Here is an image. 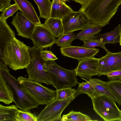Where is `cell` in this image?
<instances>
[{"mask_svg":"<svg viewBox=\"0 0 121 121\" xmlns=\"http://www.w3.org/2000/svg\"><path fill=\"white\" fill-rule=\"evenodd\" d=\"M88 0H74V1L77 3L80 4L82 6L84 5Z\"/></svg>","mask_w":121,"mask_h":121,"instance_id":"cell-36","label":"cell"},{"mask_svg":"<svg viewBox=\"0 0 121 121\" xmlns=\"http://www.w3.org/2000/svg\"><path fill=\"white\" fill-rule=\"evenodd\" d=\"M91 99L93 110L104 121H121V111L113 99L104 95Z\"/></svg>","mask_w":121,"mask_h":121,"instance_id":"cell-7","label":"cell"},{"mask_svg":"<svg viewBox=\"0 0 121 121\" xmlns=\"http://www.w3.org/2000/svg\"><path fill=\"white\" fill-rule=\"evenodd\" d=\"M16 105L4 106L0 104V121H16L18 110Z\"/></svg>","mask_w":121,"mask_h":121,"instance_id":"cell-22","label":"cell"},{"mask_svg":"<svg viewBox=\"0 0 121 121\" xmlns=\"http://www.w3.org/2000/svg\"><path fill=\"white\" fill-rule=\"evenodd\" d=\"M12 0H0V11L3 12L6 8L11 5L10 3Z\"/></svg>","mask_w":121,"mask_h":121,"instance_id":"cell-35","label":"cell"},{"mask_svg":"<svg viewBox=\"0 0 121 121\" xmlns=\"http://www.w3.org/2000/svg\"><path fill=\"white\" fill-rule=\"evenodd\" d=\"M40 54L41 58L46 61L58 59L56 56L50 51L43 50L40 52Z\"/></svg>","mask_w":121,"mask_h":121,"instance_id":"cell-33","label":"cell"},{"mask_svg":"<svg viewBox=\"0 0 121 121\" xmlns=\"http://www.w3.org/2000/svg\"><path fill=\"white\" fill-rule=\"evenodd\" d=\"M88 116L80 112L74 111L73 110L68 114L63 115L61 121H93Z\"/></svg>","mask_w":121,"mask_h":121,"instance_id":"cell-25","label":"cell"},{"mask_svg":"<svg viewBox=\"0 0 121 121\" xmlns=\"http://www.w3.org/2000/svg\"><path fill=\"white\" fill-rule=\"evenodd\" d=\"M121 4V0H88L79 11L83 13L91 23L102 27L108 24Z\"/></svg>","mask_w":121,"mask_h":121,"instance_id":"cell-1","label":"cell"},{"mask_svg":"<svg viewBox=\"0 0 121 121\" xmlns=\"http://www.w3.org/2000/svg\"><path fill=\"white\" fill-rule=\"evenodd\" d=\"M30 48L15 37L7 42L3 53L6 64L15 71L26 68L30 62Z\"/></svg>","mask_w":121,"mask_h":121,"instance_id":"cell-2","label":"cell"},{"mask_svg":"<svg viewBox=\"0 0 121 121\" xmlns=\"http://www.w3.org/2000/svg\"><path fill=\"white\" fill-rule=\"evenodd\" d=\"M46 68L52 82L56 89L75 86L79 83L74 69L68 70L58 65L54 60L46 61Z\"/></svg>","mask_w":121,"mask_h":121,"instance_id":"cell-6","label":"cell"},{"mask_svg":"<svg viewBox=\"0 0 121 121\" xmlns=\"http://www.w3.org/2000/svg\"><path fill=\"white\" fill-rule=\"evenodd\" d=\"M119 43H120V45L121 46V32L120 35Z\"/></svg>","mask_w":121,"mask_h":121,"instance_id":"cell-37","label":"cell"},{"mask_svg":"<svg viewBox=\"0 0 121 121\" xmlns=\"http://www.w3.org/2000/svg\"><path fill=\"white\" fill-rule=\"evenodd\" d=\"M74 11L62 0H52L49 17L62 19Z\"/></svg>","mask_w":121,"mask_h":121,"instance_id":"cell-17","label":"cell"},{"mask_svg":"<svg viewBox=\"0 0 121 121\" xmlns=\"http://www.w3.org/2000/svg\"><path fill=\"white\" fill-rule=\"evenodd\" d=\"M78 60V65L74 69L76 76L87 81L92 76L98 75L99 58L92 57Z\"/></svg>","mask_w":121,"mask_h":121,"instance_id":"cell-12","label":"cell"},{"mask_svg":"<svg viewBox=\"0 0 121 121\" xmlns=\"http://www.w3.org/2000/svg\"><path fill=\"white\" fill-rule=\"evenodd\" d=\"M121 26L119 24L113 30L94 36L104 45L106 43L116 44L120 42Z\"/></svg>","mask_w":121,"mask_h":121,"instance_id":"cell-19","label":"cell"},{"mask_svg":"<svg viewBox=\"0 0 121 121\" xmlns=\"http://www.w3.org/2000/svg\"><path fill=\"white\" fill-rule=\"evenodd\" d=\"M11 24L15 28L18 35L24 38L30 39L35 27V24L18 11L13 17Z\"/></svg>","mask_w":121,"mask_h":121,"instance_id":"cell-13","label":"cell"},{"mask_svg":"<svg viewBox=\"0 0 121 121\" xmlns=\"http://www.w3.org/2000/svg\"><path fill=\"white\" fill-rule=\"evenodd\" d=\"M29 111L18 110L17 115L16 121H37V117Z\"/></svg>","mask_w":121,"mask_h":121,"instance_id":"cell-30","label":"cell"},{"mask_svg":"<svg viewBox=\"0 0 121 121\" xmlns=\"http://www.w3.org/2000/svg\"><path fill=\"white\" fill-rule=\"evenodd\" d=\"M75 34L73 32L62 34L56 40L55 43L61 48H65L71 45L72 42L75 39Z\"/></svg>","mask_w":121,"mask_h":121,"instance_id":"cell-27","label":"cell"},{"mask_svg":"<svg viewBox=\"0 0 121 121\" xmlns=\"http://www.w3.org/2000/svg\"><path fill=\"white\" fill-rule=\"evenodd\" d=\"M71 0L73 1H74V0Z\"/></svg>","mask_w":121,"mask_h":121,"instance_id":"cell-39","label":"cell"},{"mask_svg":"<svg viewBox=\"0 0 121 121\" xmlns=\"http://www.w3.org/2000/svg\"><path fill=\"white\" fill-rule=\"evenodd\" d=\"M102 27L97 24L90 23L86 27L77 34L75 39L83 41L91 38L101 31Z\"/></svg>","mask_w":121,"mask_h":121,"instance_id":"cell-20","label":"cell"},{"mask_svg":"<svg viewBox=\"0 0 121 121\" xmlns=\"http://www.w3.org/2000/svg\"><path fill=\"white\" fill-rule=\"evenodd\" d=\"M110 81L121 80V70H118L109 72L106 75Z\"/></svg>","mask_w":121,"mask_h":121,"instance_id":"cell-34","label":"cell"},{"mask_svg":"<svg viewBox=\"0 0 121 121\" xmlns=\"http://www.w3.org/2000/svg\"><path fill=\"white\" fill-rule=\"evenodd\" d=\"M15 36L14 32L7 24L6 19L0 16V51L3 52L7 43Z\"/></svg>","mask_w":121,"mask_h":121,"instance_id":"cell-18","label":"cell"},{"mask_svg":"<svg viewBox=\"0 0 121 121\" xmlns=\"http://www.w3.org/2000/svg\"><path fill=\"white\" fill-rule=\"evenodd\" d=\"M9 71L7 66L0 67V73L11 90L13 102L20 109L24 111L37 108L39 105L25 91L17 79Z\"/></svg>","mask_w":121,"mask_h":121,"instance_id":"cell-3","label":"cell"},{"mask_svg":"<svg viewBox=\"0 0 121 121\" xmlns=\"http://www.w3.org/2000/svg\"><path fill=\"white\" fill-rule=\"evenodd\" d=\"M87 81L95 89V97L105 95L117 103L119 105H121V101L108 88L106 84V82L100 79L95 78H91Z\"/></svg>","mask_w":121,"mask_h":121,"instance_id":"cell-16","label":"cell"},{"mask_svg":"<svg viewBox=\"0 0 121 121\" xmlns=\"http://www.w3.org/2000/svg\"><path fill=\"white\" fill-rule=\"evenodd\" d=\"M42 48H38L34 46L29 49L30 61L26 69L28 78L30 80L48 85L52 82L46 66V61L41 57L40 52Z\"/></svg>","mask_w":121,"mask_h":121,"instance_id":"cell-4","label":"cell"},{"mask_svg":"<svg viewBox=\"0 0 121 121\" xmlns=\"http://www.w3.org/2000/svg\"><path fill=\"white\" fill-rule=\"evenodd\" d=\"M76 90L72 87H68L56 89V100L65 99L71 96L75 92Z\"/></svg>","mask_w":121,"mask_h":121,"instance_id":"cell-31","label":"cell"},{"mask_svg":"<svg viewBox=\"0 0 121 121\" xmlns=\"http://www.w3.org/2000/svg\"><path fill=\"white\" fill-rule=\"evenodd\" d=\"M39 12V18L46 19L49 17L52 2L50 0H34Z\"/></svg>","mask_w":121,"mask_h":121,"instance_id":"cell-24","label":"cell"},{"mask_svg":"<svg viewBox=\"0 0 121 121\" xmlns=\"http://www.w3.org/2000/svg\"><path fill=\"white\" fill-rule=\"evenodd\" d=\"M18 9V7L16 3L11 4L5 8L2 12V13L0 14V16L6 19L12 16Z\"/></svg>","mask_w":121,"mask_h":121,"instance_id":"cell-32","label":"cell"},{"mask_svg":"<svg viewBox=\"0 0 121 121\" xmlns=\"http://www.w3.org/2000/svg\"><path fill=\"white\" fill-rule=\"evenodd\" d=\"M106 84L109 90L121 101V80L108 81Z\"/></svg>","mask_w":121,"mask_h":121,"instance_id":"cell-28","label":"cell"},{"mask_svg":"<svg viewBox=\"0 0 121 121\" xmlns=\"http://www.w3.org/2000/svg\"><path fill=\"white\" fill-rule=\"evenodd\" d=\"M63 0V1H69V0Z\"/></svg>","mask_w":121,"mask_h":121,"instance_id":"cell-38","label":"cell"},{"mask_svg":"<svg viewBox=\"0 0 121 121\" xmlns=\"http://www.w3.org/2000/svg\"><path fill=\"white\" fill-rule=\"evenodd\" d=\"M17 79L25 91L39 105H47L55 99L56 91L22 76H19Z\"/></svg>","mask_w":121,"mask_h":121,"instance_id":"cell-5","label":"cell"},{"mask_svg":"<svg viewBox=\"0 0 121 121\" xmlns=\"http://www.w3.org/2000/svg\"><path fill=\"white\" fill-rule=\"evenodd\" d=\"M118 70H121V52L115 53L109 52L99 58L98 76Z\"/></svg>","mask_w":121,"mask_h":121,"instance_id":"cell-11","label":"cell"},{"mask_svg":"<svg viewBox=\"0 0 121 121\" xmlns=\"http://www.w3.org/2000/svg\"><path fill=\"white\" fill-rule=\"evenodd\" d=\"M60 50L63 55L79 60L93 57L99 52V50L96 48L91 49L82 46H71L66 48H60Z\"/></svg>","mask_w":121,"mask_h":121,"instance_id":"cell-14","label":"cell"},{"mask_svg":"<svg viewBox=\"0 0 121 121\" xmlns=\"http://www.w3.org/2000/svg\"><path fill=\"white\" fill-rule=\"evenodd\" d=\"M22 13L36 25L41 24L39 19L32 5L27 0H13Z\"/></svg>","mask_w":121,"mask_h":121,"instance_id":"cell-15","label":"cell"},{"mask_svg":"<svg viewBox=\"0 0 121 121\" xmlns=\"http://www.w3.org/2000/svg\"><path fill=\"white\" fill-rule=\"evenodd\" d=\"M83 44L82 47L91 49H93L96 47H100L104 49L108 53L110 52L105 46L104 45L94 36L90 39L83 41Z\"/></svg>","mask_w":121,"mask_h":121,"instance_id":"cell-29","label":"cell"},{"mask_svg":"<svg viewBox=\"0 0 121 121\" xmlns=\"http://www.w3.org/2000/svg\"><path fill=\"white\" fill-rule=\"evenodd\" d=\"M30 39L35 47L43 49L51 47L56 40L44 24L41 23L35 25Z\"/></svg>","mask_w":121,"mask_h":121,"instance_id":"cell-10","label":"cell"},{"mask_svg":"<svg viewBox=\"0 0 121 121\" xmlns=\"http://www.w3.org/2000/svg\"><path fill=\"white\" fill-rule=\"evenodd\" d=\"M77 97L74 93L65 99H55L41 112L37 117V121H60L63 111Z\"/></svg>","mask_w":121,"mask_h":121,"instance_id":"cell-8","label":"cell"},{"mask_svg":"<svg viewBox=\"0 0 121 121\" xmlns=\"http://www.w3.org/2000/svg\"><path fill=\"white\" fill-rule=\"evenodd\" d=\"M44 24L55 38L63 34V27L62 19L49 17L46 19Z\"/></svg>","mask_w":121,"mask_h":121,"instance_id":"cell-21","label":"cell"},{"mask_svg":"<svg viewBox=\"0 0 121 121\" xmlns=\"http://www.w3.org/2000/svg\"><path fill=\"white\" fill-rule=\"evenodd\" d=\"M62 21L63 27V34L83 30L91 23L86 15L79 11L71 13L63 18Z\"/></svg>","mask_w":121,"mask_h":121,"instance_id":"cell-9","label":"cell"},{"mask_svg":"<svg viewBox=\"0 0 121 121\" xmlns=\"http://www.w3.org/2000/svg\"><path fill=\"white\" fill-rule=\"evenodd\" d=\"M0 101L8 105L13 102L12 94L11 90L0 73Z\"/></svg>","mask_w":121,"mask_h":121,"instance_id":"cell-23","label":"cell"},{"mask_svg":"<svg viewBox=\"0 0 121 121\" xmlns=\"http://www.w3.org/2000/svg\"><path fill=\"white\" fill-rule=\"evenodd\" d=\"M78 88L75 90V95L77 96L80 94H86L91 99L95 97V90L88 81L79 83Z\"/></svg>","mask_w":121,"mask_h":121,"instance_id":"cell-26","label":"cell"}]
</instances>
